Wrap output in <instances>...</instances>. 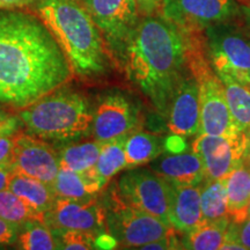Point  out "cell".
<instances>
[{
	"instance_id": "6da1fadb",
	"label": "cell",
	"mask_w": 250,
	"mask_h": 250,
	"mask_svg": "<svg viewBox=\"0 0 250 250\" xmlns=\"http://www.w3.org/2000/svg\"><path fill=\"white\" fill-rule=\"evenodd\" d=\"M72 78L66 56L39 15L0 11V103L23 109Z\"/></svg>"
},
{
	"instance_id": "7a4b0ae2",
	"label": "cell",
	"mask_w": 250,
	"mask_h": 250,
	"mask_svg": "<svg viewBox=\"0 0 250 250\" xmlns=\"http://www.w3.org/2000/svg\"><path fill=\"white\" fill-rule=\"evenodd\" d=\"M127 76L167 117L188 65V35L164 17L144 15L123 46Z\"/></svg>"
},
{
	"instance_id": "3957f363",
	"label": "cell",
	"mask_w": 250,
	"mask_h": 250,
	"mask_svg": "<svg viewBox=\"0 0 250 250\" xmlns=\"http://www.w3.org/2000/svg\"><path fill=\"white\" fill-rule=\"evenodd\" d=\"M36 14L66 56L73 76L104 73L107 54L100 29L79 0H39Z\"/></svg>"
},
{
	"instance_id": "277c9868",
	"label": "cell",
	"mask_w": 250,
	"mask_h": 250,
	"mask_svg": "<svg viewBox=\"0 0 250 250\" xmlns=\"http://www.w3.org/2000/svg\"><path fill=\"white\" fill-rule=\"evenodd\" d=\"M19 120L34 136L42 139L67 140L78 138L89 130L93 112L88 101L81 94L58 88L20 109Z\"/></svg>"
},
{
	"instance_id": "5b68a950",
	"label": "cell",
	"mask_w": 250,
	"mask_h": 250,
	"mask_svg": "<svg viewBox=\"0 0 250 250\" xmlns=\"http://www.w3.org/2000/svg\"><path fill=\"white\" fill-rule=\"evenodd\" d=\"M188 35L187 65L195 77L199 90V120L198 133L211 136H224L234 138L241 132L234 124L228 109L223 81L208 61L205 43L193 36L195 31H186Z\"/></svg>"
},
{
	"instance_id": "8992f818",
	"label": "cell",
	"mask_w": 250,
	"mask_h": 250,
	"mask_svg": "<svg viewBox=\"0 0 250 250\" xmlns=\"http://www.w3.org/2000/svg\"><path fill=\"white\" fill-rule=\"evenodd\" d=\"M107 232L121 248L140 249L146 243L176 232L154 215L127 204L114 189L104 208Z\"/></svg>"
},
{
	"instance_id": "52a82bcc",
	"label": "cell",
	"mask_w": 250,
	"mask_h": 250,
	"mask_svg": "<svg viewBox=\"0 0 250 250\" xmlns=\"http://www.w3.org/2000/svg\"><path fill=\"white\" fill-rule=\"evenodd\" d=\"M205 30V49L218 76H228L250 88V35L227 22Z\"/></svg>"
},
{
	"instance_id": "ba28073f",
	"label": "cell",
	"mask_w": 250,
	"mask_h": 250,
	"mask_svg": "<svg viewBox=\"0 0 250 250\" xmlns=\"http://www.w3.org/2000/svg\"><path fill=\"white\" fill-rule=\"evenodd\" d=\"M117 182V192L127 204L170 225L171 186L151 168H130Z\"/></svg>"
},
{
	"instance_id": "9c48e42d",
	"label": "cell",
	"mask_w": 250,
	"mask_h": 250,
	"mask_svg": "<svg viewBox=\"0 0 250 250\" xmlns=\"http://www.w3.org/2000/svg\"><path fill=\"white\" fill-rule=\"evenodd\" d=\"M236 0H164L161 17L184 31H199L235 17Z\"/></svg>"
},
{
	"instance_id": "30bf717a",
	"label": "cell",
	"mask_w": 250,
	"mask_h": 250,
	"mask_svg": "<svg viewBox=\"0 0 250 250\" xmlns=\"http://www.w3.org/2000/svg\"><path fill=\"white\" fill-rule=\"evenodd\" d=\"M246 149V134L229 138L198 133L192 143V152L202 162L206 180H224L243 164Z\"/></svg>"
},
{
	"instance_id": "8fae6325",
	"label": "cell",
	"mask_w": 250,
	"mask_h": 250,
	"mask_svg": "<svg viewBox=\"0 0 250 250\" xmlns=\"http://www.w3.org/2000/svg\"><path fill=\"white\" fill-rule=\"evenodd\" d=\"M11 166L14 171L34 177L49 186L54 183L61 166L58 153L34 134L17 133Z\"/></svg>"
},
{
	"instance_id": "7c38bea8",
	"label": "cell",
	"mask_w": 250,
	"mask_h": 250,
	"mask_svg": "<svg viewBox=\"0 0 250 250\" xmlns=\"http://www.w3.org/2000/svg\"><path fill=\"white\" fill-rule=\"evenodd\" d=\"M100 31L115 48H123L139 21L134 0H81Z\"/></svg>"
},
{
	"instance_id": "4fadbf2b",
	"label": "cell",
	"mask_w": 250,
	"mask_h": 250,
	"mask_svg": "<svg viewBox=\"0 0 250 250\" xmlns=\"http://www.w3.org/2000/svg\"><path fill=\"white\" fill-rule=\"evenodd\" d=\"M44 224L52 230L76 229L94 234L107 232L104 208L95 198L74 201L56 197L54 206L44 215Z\"/></svg>"
},
{
	"instance_id": "5bb4252c",
	"label": "cell",
	"mask_w": 250,
	"mask_h": 250,
	"mask_svg": "<svg viewBox=\"0 0 250 250\" xmlns=\"http://www.w3.org/2000/svg\"><path fill=\"white\" fill-rule=\"evenodd\" d=\"M140 114L136 104L122 94H110L93 112L94 139L107 143L139 130Z\"/></svg>"
},
{
	"instance_id": "9a60e30c",
	"label": "cell",
	"mask_w": 250,
	"mask_h": 250,
	"mask_svg": "<svg viewBox=\"0 0 250 250\" xmlns=\"http://www.w3.org/2000/svg\"><path fill=\"white\" fill-rule=\"evenodd\" d=\"M168 127L175 137H190L198 133L199 111L198 83L189 68L181 78L168 110Z\"/></svg>"
},
{
	"instance_id": "2e32d148",
	"label": "cell",
	"mask_w": 250,
	"mask_h": 250,
	"mask_svg": "<svg viewBox=\"0 0 250 250\" xmlns=\"http://www.w3.org/2000/svg\"><path fill=\"white\" fill-rule=\"evenodd\" d=\"M151 169L173 187L201 186L206 180L202 162L193 152L160 155L151 162Z\"/></svg>"
},
{
	"instance_id": "e0dca14e",
	"label": "cell",
	"mask_w": 250,
	"mask_h": 250,
	"mask_svg": "<svg viewBox=\"0 0 250 250\" xmlns=\"http://www.w3.org/2000/svg\"><path fill=\"white\" fill-rule=\"evenodd\" d=\"M170 225L176 232L186 234L203 224L201 186H171Z\"/></svg>"
},
{
	"instance_id": "ac0fdd59",
	"label": "cell",
	"mask_w": 250,
	"mask_h": 250,
	"mask_svg": "<svg viewBox=\"0 0 250 250\" xmlns=\"http://www.w3.org/2000/svg\"><path fill=\"white\" fill-rule=\"evenodd\" d=\"M227 192L228 218L232 223H242L248 218L250 203V169L240 165L224 179Z\"/></svg>"
},
{
	"instance_id": "d6986e66",
	"label": "cell",
	"mask_w": 250,
	"mask_h": 250,
	"mask_svg": "<svg viewBox=\"0 0 250 250\" xmlns=\"http://www.w3.org/2000/svg\"><path fill=\"white\" fill-rule=\"evenodd\" d=\"M51 188L56 197L74 201H88L95 198L102 190L90 170L87 173H78L64 168L59 169Z\"/></svg>"
},
{
	"instance_id": "ffe728a7",
	"label": "cell",
	"mask_w": 250,
	"mask_h": 250,
	"mask_svg": "<svg viewBox=\"0 0 250 250\" xmlns=\"http://www.w3.org/2000/svg\"><path fill=\"white\" fill-rule=\"evenodd\" d=\"M167 147L166 140L156 134L136 130L125 139L126 169L142 167L159 158Z\"/></svg>"
},
{
	"instance_id": "44dd1931",
	"label": "cell",
	"mask_w": 250,
	"mask_h": 250,
	"mask_svg": "<svg viewBox=\"0 0 250 250\" xmlns=\"http://www.w3.org/2000/svg\"><path fill=\"white\" fill-rule=\"evenodd\" d=\"M7 189L44 215L51 210L56 201V195L52 191L51 186L17 171L12 175Z\"/></svg>"
},
{
	"instance_id": "7402d4cb",
	"label": "cell",
	"mask_w": 250,
	"mask_h": 250,
	"mask_svg": "<svg viewBox=\"0 0 250 250\" xmlns=\"http://www.w3.org/2000/svg\"><path fill=\"white\" fill-rule=\"evenodd\" d=\"M127 136L118 137L116 139L103 143L101 152L90 173L103 190L108 186L112 177L122 170H126L125 159V139Z\"/></svg>"
},
{
	"instance_id": "603a6c76",
	"label": "cell",
	"mask_w": 250,
	"mask_h": 250,
	"mask_svg": "<svg viewBox=\"0 0 250 250\" xmlns=\"http://www.w3.org/2000/svg\"><path fill=\"white\" fill-rule=\"evenodd\" d=\"M103 143L88 140L79 144H72L59 149V166L64 169L87 173L93 169L101 152Z\"/></svg>"
},
{
	"instance_id": "cb8c5ba5",
	"label": "cell",
	"mask_w": 250,
	"mask_h": 250,
	"mask_svg": "<svg viewBox=\"0 0 250 250\" xmlns=\"http://www.w3.org/2000/svg\"><path fill=\"white\" fill-rule=\"evenodd\" d=\"M223 81L230 116L241 132L250 125V88L228 76H219Z\"/></svg>"
},
{
	"instance_id": "d4e9b609",
	"label": "cell",
	"mask_w": 250,
	"mask_h": 250,
	"mask_svg": "<svg viewBox=\"0 0 250 250\" xmlns=\"http://www.w3.org/2000/svg\"><path fill=\"white\" fill-rule=\"evenodd\" d=\"M201 208L203 223L229 219L224 180H205L201 184Z\"/></svg>"
},
{
	"instance_id": "484cf974",
	"label": "cell",
	"mask_w": 250,
	"mask_h": 250,
	"mask_svg": "<svg viewBox=\"0 0 250 250\" xmlns=\"http://www.w3.org/2000/svg\"><path fill=\"white\" fill-rule=\"evenodd\" d=\"M229 219L213 221V223H203L184 234L183 248L192 250H218L221 249L226 240V232Z\"/></svg>"
},
{
	"instance_id": "4316f807",
	"label": "cell",
	"mask_w": 250,
	"mask_h": 250,
	"mask_svg": "<svg viewBox=\"0 0 250 250\" xmlns=\"http://www.w3.org/2000/svg\"><path fill=\"white\" fill-rule=\"evenodd\" d=\"M0 218L17 227L24 226L29 221L44 223V214L36 211L9 189L0 191Z\"/></svg>"
},
{
	"instance_id": "83f0119b",
	"label": "cell",
	"mask_w": 250,
	"mask_h": 250,
	"mask_svg": "<svg viewBox=\"0 0 250 250\" xmlns=\"http://www.w3.org/2000/svg\"><path fill=\"white\" fill-rule=\"evenodd\" d=\"M18 245L23 250L61 249L51 228L41 221H29L24 225L23 230L18 236Z\"/></svg>"
},
{
	"instance_id": "f1b7e54d",
	"label": "cell",
	"mask_w": 250,
	"mask_h": 250,
	"mask_svg": "<svg viewBox=\"0 0 250 250\" xmlns=\"http://www.w3.org/2000/svg\"><path fill=\"white\" fill-rule=\"evenodd\" d=\"M61 249L66 250H88L96 249V236L94 234L76 229L57 230Z\"/></svg>"
},
{
	"instance_id": "f546056e",
	"label": "cell",
	"mask_w": 250,
	"mask_h": 250,
	"mask_svg": "<svg viewBox=\"0 0 250 250\" xmlns=\"http://www.w3.org/2000/svg\"><path fill=\"white\" fill-rule=\"evenodd\" d=\"M226 240H234L243 246L245 249H250V217L242 223H232L228 225Z\"/></svg>"
},
{
	"instance_id": "4dcf8cb0",
	"label": "cell",
	"mask_w": 250,
	"mask_h": 250,
	"mask_svg": "<svg viewBox=\"0 0 250 250\" xmlns=\"http://www.w3.org/2000/svg\"><path fill=\"white\" fill-rule=\"evenodd\" d=\"M177 232H174L169 234V235H166L161 239L154 240V241L146 243L140 249L144 250H164V249H181L177 242L176 237Z\"/></svg>"
},
{
	"instance_id": "1f68e13d",
	"label": "cell",
	"mask_w": 250,
	"mask_h": 250,
	"mask_svg": "<svg viewBox=\"0 0 250 250\" xmlns=\"http://www.w3.org/2000/svg\"><path fill=\"white\" fill-rule=\"evenodd\" d=\"M15 136H0V165L11 164L12 153H13Z\"/></svg>"
},
{
	"instance_id": "d6a6232c",
	"label": "cell",
	"mask_w": 250,
	"mask_h": 250,
	"mask_svg": "<svg viewBox=\"0 0 250 250\" xmlns=\"http://www.w3.org/2000/svg\"><path fill=\"white\" fill-rule=\"evenodd\" d=\"M17 226L0 218V246L12 245L17 240Z\"/></svg>"
},
{
	"instance_id": "836d02e7",
	"label": "cell",
	"mask_w": 250,
	"mask_h": 250,
	"mask_svg": "<svg viewBox=\"0 0 250 250\" xmlns=\"http://www.w3.org/2000/svg\"><path fill=\"white\" fill-rule=\"evenodd\" d=\"M140 14L143 15H156L161 14L162 1L164 0H134Z\"/></svg>"
},
{
	"instance_id": "e575fe53",
	"label": "cell",
	"mask_w": 250,
	"mask_h": 250,
	"mask_svg": "<svg viewBox=\"0 0 250 250\" xmlns=\"http://www.w3.org/2000/svg\"><path fill=\"white\" fill-rule=\"evenodd\" d=\"M18 120L6 112L0 111V136H12L18 133Z\"/></svg>"
},
{
	"instance_id": "d590c367",
	"label": "cell",
	"mask_w": 250,
	"mask_h": 250,
	"mask_svg": "<svg viewBox=\"0 0 250 250\" xmlns=\"http://www.w3.org/2000/svg\"><path fill=\"white\" fill-rule=\"evenodd\" d=\"M36 0H0V11L1 9H21L34 4Z\"/></svg>"
},
{
	"instance_id": "8d00e7d4",
	"label": "cell",
	"mask_w": 250,
	"mask_h": 250,
	"mask_svg": "<svg viewBox=\"0 0 250 250\" xmlns=\"http://www.w3.org/2000/svg\"><path fill=\"white\" fill-rule=\"evenodd\" d=\"M13 173L14 170L12 168L11 164L0 165V191H2L4 189H7L9 180H11Z\"/></svg>"
},
{
	"instance_id": "74e56055",
	"label": "cell",
	"mask_w": 250,
	"mask_h": 250,
	"mask_svg": "<svg viewBox=\"0 0 250 250\" xmlns=\"http://www.w3.org/2000/svg\"><path fill=\"white\" fill-rule=\"evenodd\" d=\"M221 249L224 250H246L242 245L239 242L234 241V240H225L224 245L221 246Z\"/></svg>"
},
{
	"instance_id": "f35d334b",
	"label": "cell",
	"mask_w": 250,
	"mask_h": 250,
	"mask_svg": "<svg viewBox=\"0 0 250 250\" xmlns=\"http://www.w3.org/2000/svg\"><path fill=\"white\" fill-rule=\"evenodd\" d=\"M243 165L247 166V167L250 169V147H247L245 159H243Z\"/></svg>"
},
{
	"instance_id": "ab89813d",
	"label": "cell",
	"mask_w": 250,
	"mask_h": 250,
	"mask_svg": "<svg viewBox=\"0 0 250 250\" xmlns=\"http://www.w3.org/2000/svg\"><path fill=\"white\" fill-rule=\"evenodd\" d=\"M245 134L247 139V147H250V125L248 126V129L245 131Z\"/></svg>"
},
{
	"instance_id": "60d3db41",
	"label": "cell",
	"mask_w": 250,
	"mask_h": 250,
	"mask_svg": "<svg viewBox=\"0 0 250 250\" xmlns=\"http://www.w3.org/2000/svg\"><path fill=\"white\" fill-rule=\"evenodd\" d=\"M248 217H250V203H249V208H248Z\"/></svg>"
},
{
	"instance_id": "b9f144b4",
	"label": "cell",
	"mask_w": 250,
	"mask_h": 250,
	"mask_svg": "<svg viewBox=\"0 0 250 250\" xmlns=\"http://www.w3.org/2000/svg\"><path fill=\"white\" fill-rule=\"evenodd\" d=\"M243 1H246V2H248V4L250 5V0H243Z\"/></svg>"
}]
</instances>
